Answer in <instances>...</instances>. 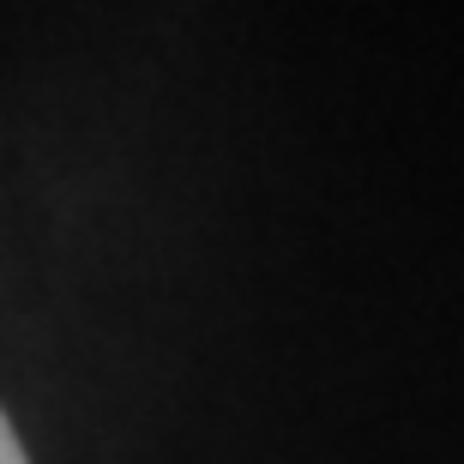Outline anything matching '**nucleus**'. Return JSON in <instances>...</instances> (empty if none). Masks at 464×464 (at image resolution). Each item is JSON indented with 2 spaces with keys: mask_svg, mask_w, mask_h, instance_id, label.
Masks as SVG:
<instances>
[{
  "mask_svg": "<svg viewBox=\"0 0 464 464\" xmlns=\"http://www.w3.org/2000/svg\"><path fill=\"white\" fill-rule=\"evenodd\" d=\"M0 464H24V447H18V434H13L6 416H0Z\"/></svg>",
  "mask_w": 464,
  "mask_h": 464,
  "instance_id": "obj_1",
  "label": "nucleus"
}]
</instances>
